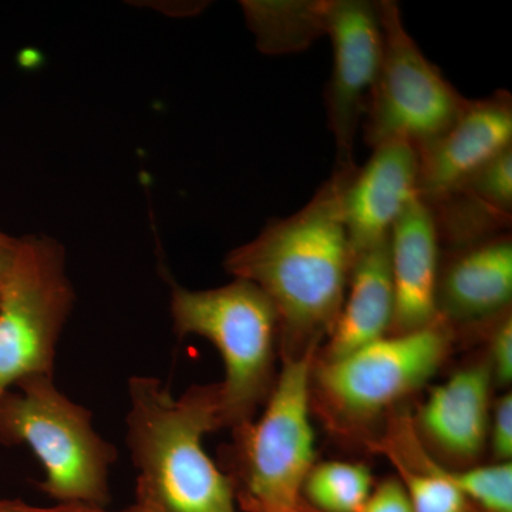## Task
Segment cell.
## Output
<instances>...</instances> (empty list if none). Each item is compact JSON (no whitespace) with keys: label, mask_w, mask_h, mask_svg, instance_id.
I'll return each instance as SVG.
<instances>
[{"label":"cell","mask_w":512,"mask_h":512,"mask_svg":"<svg viewBox=\"0 0 512 512\" xmlns=\"http://www.w3.org/2000/svg\"><path fill=\"white\" fill-rule=\"evenodd\" d=\"M510 148V92L498 90L484 99H467L456 120L440 136L416 148L420 200L430 202L460 187Z\"/></svg>","instance_id":"30bf717a"},{"label":"cell","mask_w":512,"mask_h":512,"mask_svg":"<svg viewBox=\"0 0 512 512\" xmlns=\"http://www.w3.org/2000/svg\"><path fill=\"white\" fill-rule=\"evenodd\" d=\"M127 447L138 470L137 495L158 512H237L234 483L202 447L221 429L218 384L174 399L161 380H128Z\"/></svg>","instance_id":"7a4b0ae2"},{"label":"cell","mask_w":512,"mask_h":512,"mask_svg":"<svg viewBox=\"0 0 512 512\" xmlns=\"http://www.w3.org/2000/svg\"><path fill=\"white\" fill-rule=\"evenodd\" d=\"M457 251L439 276L441 318L478 322L507 311L512 299L511 235H498Z\"/></svg>","instance_id":"4fadbf2b"},{"label":"cell","mask_w":512,"mask_h":512,"mask_svg":"<svg viewBox=\"0 0 512 512\" xmlns=\"http://www.w3.org/2000/svg\"><path fill=\"white\" fill-rule=\"evenodd\" d=\"M490 365L460 370L434 387L420 413L427 437L457 460H473L483 450L488 433Z\"/></svg>","instance_id":"5bb4252c"},{"label":"cell","mask_w":512,"mask_h":512,"mask_svg":"<svg viewBox=\"0 0 512 512\" xmlns=\"http://www.w3.org/2000/svg\"><path fill=\"white\" fill-rule=\"evenodd\" d=\"M315 350L285 357L261 419L235 429L237 498L248 511L298 512L303 485L315 467L309 417Z\"/></svg>","instance_id":"5b68a950"},{"label":"cell","mask_w":512,"mask_h":512,"mask_svg":"<svg viewBox=\"0 0 512 512\" xmlns=\"http://www.w3.org/2000/svg\"><path fill=\"white\" fill-rule=\"evenodd\" d=\"M419 198V156L406 141L373 148L372 157L345 177L340 214L353 255L387 241L390 232Z\"/></svg>","instance_id":"8fae6325"},{"label":"cell","mask_w":512,"mask_h":512,"mask_svg":"<svg viewBox=\"0 0 512 512\" xmlns=\"http://www.w3.org/2000/svg\"><path fill=\"white\" fill-rule=\"evenodd\" d=\"M306 497L323 512H359L373 491V477L362 464L329 461L312 468Z\"/></svg>","instance_id":"e0dca14e"},{"label":"cell","mask_w":512,"mask_h":512,"mask_svg":"<svg viewBox=\"0 0 512 512\" xmlns=\"http://www.w3.org/2000/svg\"><path fill=\"white\" fill-rule=\"evenodd\" d=\"M447 477L464 497L480 505L485 512H512V464L447 471Z\"/></svg>","instance_id":"ac0fdd59"},{"label":"cell","mask_w":512,"mask_h":512,"mask_svg":"<svg viewBox=\"0 0 512 512\" xmlns=\"http://www.w3.org/2000/svg\"><path fill=\"white\" fill-rule=\"evenodd\" d=\"M348 175L333 173L302 210L269 222L225 259L228 274L274 305L282 348H291L285 357L318 348L342 311L355 262L339 202Z\"/></svg>","instance_id":"6da1fadb"},{"label":"cell","mask_w":512,"mask_h":512,"mask_svg":"<svg viewBox=\"0 0 512 512\" xmlns=\"http://www.w3.org/2000/svg\"><path fill=\"white\" fill-rule=\"evenodd\" d=\"M493 434H491V444H493L494 456L500 463H511L512 457V396L511 393L505 394L498 400L497 407L494 410Z\"/></svg>","instance_id":"603a6c76"},{"label":"cell","mask_w":512,"mask_h":512,"mask_svg":"<svg viewBox=\"0 0 512 512\" xmlns=\"http://www.w3.org/2000/svg\"><path fill=\"white\" fill-rule=\"evenodd\" d=\"M18 249L19 238L10 237L6 232L0 231V293L5 288L13 265H15Z\"/></svg>","instance_id":"cb8c5ba5"},{"label":"cell","mask_w":512,"mask_h":512,"mask_svg":"<svg viewBox=\"0 0 512 512\" xmlns=\"http://www.w3.org/2000/svg\"><path fill=\"white\" fill-rule=\"evenodd\" d=\"M15 387L0 399V444L30 447L45 468L40 488L57 504L104 507L119 453L94 430L92 412L64 396L53 376H29Z\"/></svg>","instance_id":"277c9868"},{"label":"cell","mask_w":512,"mask_h":512,"mask_svg":"<svg viewBox=\"0 0 512 512\" xmlns=\"http://www.w3.org/2000/svg\"><path fill=\"white\" fill-rule=\"evenodd\" d=\"M377 3L383 53L363 116L365 141L372 148L390 141L419 148L456 120L467 99L421 52L404 26L399 5L392 0Z\"/></svg>","instance_id":"52a82bcc"},{"label":"cell","mask_w":512,"mask_h":512,"mask_svg":"<svg viewBox=\"0 0 512 512\" xmlns=\"http://www.w3.org/2000/svg\"><path fill=\"white\" fill-rule=\"evenodd\" d=\"M241 5L256 43L266 55L302 52L326 35L328 0H254Z\"/></svg>","instance_id":"2e32d148"},{"label":"cell","mask_w":512,"mask_h":512,"mask_svg":"<svg viewBox=\"0 0 512 512\" xmlns=\"http://www.w3.org/2000/svg\"><path fill=\"white\" fill-rule=\"evenodd\" d=\"M359 512H413V507L402 481L390 478L370 493Z\"/></svg>","instance_id":"44dd1931"},{"label":"cell","mask_w":512,"mask_h":512,"mask_svg":"<svg viewBox=\"0 0 512 512\" xmlns=\"http://www.w3.org/2000/svg\"><path fill=\"white\" fill-rule=\"evenodd\" d=\"M443 318L397 333L336 360H323L315 380L326 403L349 420L372 419L433 377L450 348Z\"/></svg>","instance_id":"ba28073f"},{"label":"cell","mask_w":512,"mask_h":512,"mask_svg":"<svg viewBox=\"0 0 512 512\" xmlns=\"http://www.w3.org/2000/svg\"><path fill=\"white\" fill-rule=\"evenodd\" d=\"M170 311L178 339L197 335L220 352L225 367L224 382L218 384L221 427L249 423L272 390L279 319L268 296L244 279L205 291L171 282Z\"/></svg>","instance_id":"3957f363"},{"label":"cell","mask_w":512,"mask_h":512,"mask_svg":"<svg viewBox=\"0 0 512 512\" xmlns=\"http://www.w3.org/2000/svg\"><path fill=\"white\" fill-rule=\"evenodd\" d=\"M491 375L497 382L510 384L512 379V320L511 315L504 316L498 323L491 338Z\"/></svg>","instance_id":"ffe728a7"},{"label":"cell","mask_w":512,"mask_h":512,"mask_svg":"<svg viewBox=\"0 0 512 512\" xmlns=\"http://www.w3.org/2000/svg\"><path fill=\"white\" fill-rule=\"evenodd\" d=\"M394 318L389 239L355 256L349 292L330 332L325 360L348 356L386 338Z\"/></svg>","instance_id":"9a60e30c"},{"label":"cell","mask_w":512,"mask_h":512,"mask_svg":"<svg viewBox=\"0 0 512 512\" xmlns=\"http://www.w3.org/2000/svg\"><path fill=\"white\" fill-rule=\"evenodd\" d=\"M0 512H158L146 498L138 497L136 504L121 511H109L99 505L56 504L52 507H40L22 500H0Z\"/></svg>","instance_id":"7402d4cb"},{"label":"cell","mask_w":512,"mask_h":512,"mask_svg":"<svg viewBox=\"0 0 512 512\" xmlns=\"http://www.w3.org/2000/svg\"><path fill=\"white\" fill-rule=\"evenodd\" d=\"M413 512H466L467 500L451 483L446 470L429 466L423 471L400 467Z\"/></svg>","instance_id":"d6986e66"},{"label":"cell","mask_w":512,"mask_h":512,"mask_svg":"<svg viewBox=\"0 0 512 512\" xmlns=\"http://www.w3.org/2000/svg\"><path fill=\"white\" fill-rule=\"evenodd\" d=\"M326 36L333 49L325 106L336 144L335 173L350 174L357 168L353 158L357 128L382 62L379 3L328 0Z\"/></svg>","instance_id":"9c48e42d"},{"label":"cell","mask_w":512,"mask_h":512,"mask_svg":"<svg viewBox=\"0 0 512 512\" xmlns=\"http://www.w3.org/2000/svg\"><path fill=\"white\" fill-rule=\"evenodd\" d=\"M467 512V511H466Z\"/></svg>","instance_id":"d4e9b609"},{"label":"cell","mask_w":512,"mask_h":512,"mask_svg":"<svg viewBox=\"0 0 512 512\" xmlns=\"http://www.w3.org/2000/svg\"><path fill=\"white\" fill-rule=\"evenodd\" d=\"M394 293V335L433 325L437 308L440 239L431 210L420 198L396 222L389 237Z\"/></svg>","instance_id":"7c38bea8"},{"label":"cell","mask_w":512,"mask_h":512,"mask_svg":"<svg viewBox=\"0 0 512 512\" xmlns=\"http://www.w3.org/2000/svg\"><path fill=\"white\" fill-rule=\"evenodd\" d=\"M74 302L60 242L46 235L20 238L0 293V399L26 377L53 376L57 343Z\"/></svg>","instance_id":"8992f818"}]
</instances>
